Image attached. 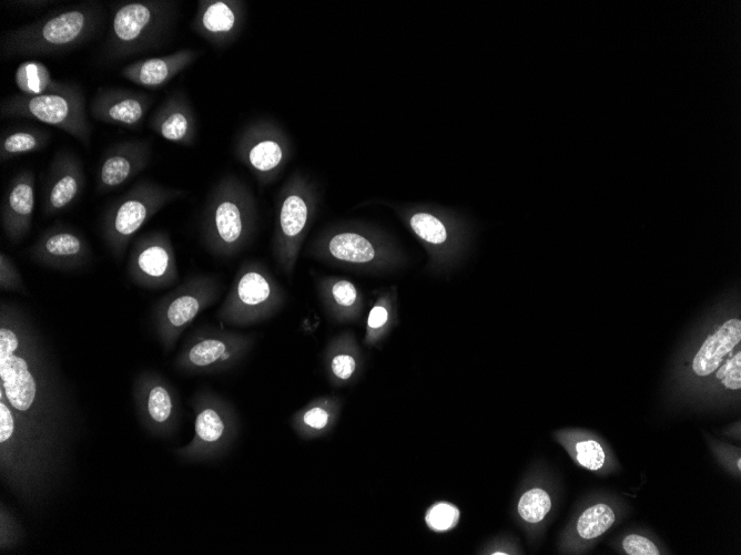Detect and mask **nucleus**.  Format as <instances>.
Masks as SVG:
<instances>
[{
    "label": "nucleus",
    "mask_w": 741,
    "mask_h": 555,
    "mask_svg": "<svg viewBox=\"0 0 741 555\" xmlns=\"http://www.w3.org/2000/svg\"><path fill=\"white\" fill-rule=\"evenodd\" d=\"M103 21L102 6L85 1L50 12L7 31L0 43L3 59L64 53L92 39Z\"/></svg>",
    "instance_id": "nucleus-1"
},
{
    "label": "nucleus",
    "mask_w": 741,
    "mask_h": 555,
    "mask_svg": "<svg viewBox=\"0 0 741 555\" xmlns=\"http://www.w3.org/2000/svg\"><path fill=\"white\" fill-rule=\"evenodd\" d=\"M256 224V203L250 188L235 176L222 178L212 189L202 219V237L214 254L231 256L246 246Z\"/></svg>",
    "instance_id": "nucleus-2"
},
{
    "label": "nucleus",
    "mask_w": 741,
    "mask_h": 555,
    "mask_svg": "<svg viewBox=\"0 0 741 555\" xmlns=\"http://www.w3.org/2000/svg\"><path fill=\"white\" fill-rule=\"evenodd\" d=\"M177 14V1L115 2L103 49L105 58L124 59L160 47L172 32Z\"/></svg>",
    "instance_id": "nucleus-3"
},
{
    "label": "nucleus",
    "mask_w": 741,
    "mask_h": 555,
    "mask_svg": "<svg viewBox=\"0 0 741 555\" xmlns=\"http://www.w3.org/2000/svg\"><path fill=\"white\" fill-rule=\"evenodd\" d=\"M316 188L304 173L294 172L280 188L272 249L280 270L292 276L316 210Z\"/></svg>",
    "instance_id": "nucleus-4"
},
{
    "label": "nucleus",
    "mask_w": 741,
    "mask_h": 555,
    "mask_svg": "<svg viewBox=\"0 0 741 555\" xmlns=\"http://www.w3.org/2000/svg\"><path fill=\"white\" fill-rule=\"evenodd\" d=\"M2 119H31L64 131L88 145L91 124L87 115L84 95L77 84L65 92L26 95L13 94L0 103Z\"/></svg>",
    "instance_id": "nucleus-5"
},
{
    "label": "nucleus",
    "mask_w": 741,
    "mask_h": 555,
    "mask_svg": "<svg viewBox=\"0 0 741 555\" xmlns=\"http://www.w3.org/2000/svg\"><path fill=\"white\" fill-rule=\"evenodd\" d=\"M286 292L261 263H245L236 276L221 316L231 323H254L274 316L285 304Z\"/></svg>",
    "instance_id": "nucleus-6"
},
{
    "label": "nucleus",
    "mask_w": 741,
    "mask_h": 555,
    "mask_svg": "<svg viewBox=\"0 0 741 555\" xmlns=\"http://www.w3.org/2000/svg\"><path fill=\"white\" fill-rule=\"evenodd\" d=\"M235 154L261 185H268L278 177L291 158L292 143L276 122L257 119L237 135Z\"/></svg>",
    "instance_id": "nucleus-7"
},
{
    "label": "nucleus",
    "mask_w": 741,
    "mask_h": 555,
    "mask_svg": "<svg viewBox=\"0 0 741 555\" xmlns=\"http://www.w3.org/2000/svg\"><path fill=\"white\" fill-rule=\"evenodd\" d=\"M180 188L142 182L125 194L108 213L104 236L111 247L121 250L126 241L165 204L182 197Z\"/></svg>",
    "instance_id": "nucleus-8"
},
{
    "label": "nucleus",
    "mask_w": 741,
    "mask_h": 555,
    "mask_svg": "<svg viewBox=\"0 0 741 555\" xmlns=\"http://www.w3.org/2000/svg\"><path fill=\"white\" fill-rule=\"evenodd\" d=\"M246 20V2L241 0H200L192 30L215 48L233 43Z\"/></svg>",
    "instance_id": "nucleus-9"
},
{
    "label": "nucleus",
    "mask_w": 741,
    "mask_h": 555,
    "mask_svg": "<svg viewBox=\"0 0 741 555\" xmlns=\"http://www.w3.org/2000/svg\"><path fill=\"white\" fill-rule=\"evenodd\" d=\"M19 339L7 327L0 329L1 391L13 409L27 411L33 404L37 382L27 360L18 354Z\"/></svg>",
    "instance_id": "nucleus-10"
},
{
    "label": "nucleus",
    "mask_w": 741,
    "mask_h": 555,
    "mask_svg": "<svg viewBox=\"0 0 741 555\" xmlns=\"http://www.w3.org/2000/svg\"><path fill=\"white\" fill-rule=\"evenodd\" d=\"M153 99L140 91L100 88L90 103L91 116L100 122L135 127L144 120Z\"/></svg>",
    "instance_id": "nucleus-11"
},
{
    "label": "nucleus",
    "mask_w": 741,
    "mask_h": 555,
    "mask_svg": "<svg viewBox=\"0 0 741 555\" xmlns=\"http://www.w3.org/2000/svg\"><path fill=\"white\" fill-rule=\"evenodd\" d=\"M149 127L162 138L191 146L196 138V116L183 91L171 93L152 114Z\"/></svg>",
    "instance_id": "nucleus-12"
},
{
    "label": "nucleus",
    "mask_w": 741,
    "mask_h": 555,
    "mask_svg": "<svg viewBox=\"0 0 741 555\" xmlns=\"http://www.w3.org/2000/svg\"><path fill=\"white\" fill-rule=\"evenodd\" d=\"M375 241L354 230L326 233L307 246L306 255L352 265H368L378 257Z\"/></svg>",
    "instance_id": "nucleus-13"
},
{
    "label": "nucleus",
    "mask_w": 741,
    "mask_h": 555,
    "mask_svg": "<svg viewBox=\"0 0 741 555\" xmlns=\"http://www.w3.org/2000/svg\"><path fill=\"white\" fill-rule=\"evenodd\" d=\"M201 55L193 49L134 61L122 68L120 74L128 81L146 89H159L186 70Z\"/></svg>",
    "instance_id": "nucleus-14"
},
{
    "label": "nucleus",
    "mask_w": 741,
    "mask_h": 555,
    "mask_svg": "<svg viewBox=\"0 0 741 555\" xmlns=\"http://www.w3.org/2000/svg\"><path fill=\"white\" fill-rule=\"evenodd\" d=\"M151 154L146 141H125L108 148L99 169L98 187L115 188L145 167Z\"/></svg>",
    "instance_id": "nucleus-15"
},
{
    "label": "nucleus",
    "mask_w": 741,
    "mask_h": 555,
    "mask_svg": "<svg viewBox=\"0 0 741 555\" xmlns=\"http://www.w3.org/2000/svg\"><path fill=\"white\" fill-rule=\"evenodd\" d=\"M250 339L230 335H210L195 339L181 358L190 369H214L230 364L248 349Z\"/></svg>",
    "instance_id": "nucleus-16"
},
{
    "label": "nucleus",
    "mask_w": 741,
    "mask_h": 555,
    "mask_svg": "<svg viewBox=\"0 0 741 555\" xmlns=\"http://www.w3.org/2000/svg\"><path fill=\"white\" fill-rule=\"evenodd\" d=\"M219 286L214 279L197 277L184 284L169 301L165 321L172 336L183 330L195 316L216 297Z\"/></svg>",
    "instance_id": "nucleus-17"
},
{
    "label": "nucleus",
    "mask_w": 741,
    "mask_h": 555,
    "mask_svg": "<svg viewBox=\"0 0 741 555\" xmlns=\"http://www.w3.org/2000/svg\"><path fill=\"white\" fill-rule=\"evenodd\" d=\"M34 208V175L23 171L11 182L2 206L7 236L18 241L28 232Z\"/></svg>",
    "instance_id": "nucleus-18"
},
{
    "label": "nucleus",
    "mask_w": 741,
    "mask_h": 555,
    "mask_svg": "<svg viewBox=\"0 0 741 555\" xmlns=\"http://www.w3.org/2000/svg\"><path fill=\"white\" fill-rule=\"evenodd\" d=\"M83 184V173L79 161L69 152H59L51 165V176L44 210L53 214L69 206L78 196Z\"/></svg>",
    "instance_id": "nucleus-19"
},
{
    "label": "nucleus",
    "mask_w": 741,
    "mask_h": 555,
    "mask_svg": "<svg viewBox=\"0 0 741 555\" xmlns=\"http://www.w3.org/2000/svg\"><path fill=\"white\" fill-rule=\"evenodd\" d=\"M339 412L341 401L337 398L317 397L295 411L290 423L301 439H318L334 429Z\"/></svg>",
    "instance_id": "nucleus-20"
},
{
    "label": "nucleus",
    "mask_w": 741,
    "mask_h": 555,
    "mask_svg": "<svg viewBox=\"0 0 741 555\" xmlns=\"http://www.w3.org/2000/svg\"><path fill=\"white\" fill-rule=\"evenodd\" d=\"M135 263L142 273L156 280L166 282L176 276L174 251L164 233L151 234L139 241Z\"/></svg>",
    "instance_id": "nucleus-21"
},
{
    "label": "nucleus",
    "mask_w": 741,
    "mask_h": 555,
    "mask_svg": "<svg viewBox=\"0 0 741 555\" xmlns=\"http://www.w3.org/2000/svg\"><path fill=\"white\" fill-rule=\"evenodd\" d=\"M741 339V321L730 319L725 321L714 333L709 336L692 361V369L697 376L706 377L714 372L722 359L729 353Z\"/></svg>",
    "instance_id": "nucleus-22"
},
{
    "label": "nucleus",
    "mask_w": 741,
    "mask_h": 555,
    "mask_svg": "<svg viewBox=\"0 0 741 555\" xmlns=\"http://www.w3.org/2000/svg\"><path fill=\"white\" fill-rule=\"evenodd\" d=\"M13 81L20 93L26 95L65 92L77 85L53 79L49 69L42 62L35 60L20 63L14 70Z\"/></svg>",
    "instance_id": "nucleus-23"
},
{
    "label": "nucleus",
    "mask_w": 741,
    "mask_h": 555,
    "mask_svg": "<svg viewBox=\"0 0 741 555\" xmlns=\"http://www.w3.org/2000/svg\"><path fill=\"white\" fill-rule=\"evenodd\" d=\"M324 367L328 379L336 386L344 384L355 377L359 357L352 337L343 335L327 346Z\"/></svg>",
    "instance_id": "nucleus-24"
},
{
    "label": "nucleus",
    "mask_w": 741,
    "mask_h": 555,
    "mask_svg": "<svg viewBox=\"0 0 741 555\" xmlns=\"http://www.w3.org/2000/svg\"><path fill=\"white\" fill-rule=\"evenodd\" d=\"M319 298L329 312L339 319L352 318L359 307V295L346 279L323 278L317 282Z\"/></svg>",
    "instance_id": "nucleus-25"
},
{
    "label": "nucleus",
    "mask_w": 741,
    "mask_h": 555,
    "mask_svg": "<svg viewBox=\"0 0 741 555\" xmlns=\"http://www.w3.org/2000/svg\"><path fill=\"white\" fill-rule=\"evenodd\" d=\"M213 400H202L195 418V434L199 442L197 450H212L230 433L229 420L222 414L223 409L213 405Z\"/></svg>",
    "instance_id": "nucleus-26"
},
{
    "label": "nucleus",
    "mask_w": 741,
    "mask_h": 555,
    "mask_svg": "<svg viewBox=\"0 0 741 555\" xmlns=\"http://www.w3.org/2000/svg\"><path fill=\"white\" fill-rule=\"evenodd\" d=\"M50 140V133L35 126L10 129L1 134V161L42 150Z\"/></svg>",
    "instance_id": "nucleus-27"
},
{
    "label": "nucleus",
    "mask_w": 741,
    "mask_h": 555,
    "mask_svg": "<svg viewBox=\"0 0 741 555\" xmlns=\"http://www.w3.org/2000/svg\"><path fill=\"white\" fill-rule=\"evenodd\" d=\"M34 251L43 258H77L85 254L87 244L73 232L54 229L49 230L41 236Z\"/></svg>",
    "instance_id": "nucleus-28"
},
{
    "label": "nucleus",
    "mask_w": 741,
    "mask_h": 555,
    "mask_svg": "<svg viewBox=\"0 0 741 555\" xmlns=\"http://www.w3.org/2000/svg\"><path fill=\"white\" fill-rule=\"evenodd\" d=\"M616 515L612 508L599 503L586 508L579 516L576 530L585 539H592L602 535L615 523Z\"/></svg>",
    "instance_id": "nucleus-29"
},
{
    "label": "nucleus",
    "mask_w": 741,
    "mask_h": 555,
    "mask_svg": "<svg viewBox=\"0 0 741 555\" xmlns=\"http://www.w3.org/2000/svg\"><path fill=\"white\" fill-rule=\"evenodd\" d=\"M551 499L541 487L525 491L518 500L517 512L519 517L528 524H539L551 510Z\"/></svg>",
    "instance_id": "nucleus-30"
},
{
    "label": "nucleus",
    "mask_w": 741,
    "mask_h": 555,
    "mask_svg": "<svg viewBox=\"0 0 741 555\" xmlns=\"http://www.w3.org/2000/svg\"><path fill=\"white\" fill-rule=\"evenodd\" d=\"M425 524L436 533L453 530L460 520V510L447 501H438L432 504L425 513Z\"/></svg>",
    "instance_id": "nucleus-31"
},
{
    "label": "nucleus",
    "mask_w": 741,
    "mask_h": 555,
    "mask_svg": "<svg viewBox=\"0 0 741 555\" xmlns=\"http://www.w3.org/2000/svg\"><path fill=\"white\" fill-rule=\"evenodd\" d=\"M390 302L387 298H380L369 310L365 342L374 345L389 329L392 322Z\"/></svg>",
    "instance_id": "nucleus-32"
},
{
    "label": "nucleus",
    "mask_w": 741,
    "mask_h": 555,
    "mask_svg": "<svg viewBox=\"0 0 741 555\" xmlns=\"http://www.w3.org/2000/svg\"><path fill=\"white\" fill-rule=\"evenodd\" d=\"M409 225L413 232L432 244H440L446 240L447 233L443 223L427 213H416L410 216Z\"/></svg>",
    "instance_id": "nucleus-33"
},
{
    "label": "nucleus",
    "mask_w": 741,
    "mask_h": 555,
    "mask_svg": "<svg viewBox=\"0 0 741 555\" xmlns=\"http://www.w3.org/2000/svg\"><path fill=\"white\" fill-rule=\"evenodd\" d=\"M148 410L151 418L156 422H165L170 419L173 412V401L165 387L158 384L151 389Z\"/></svg>",
    "instance_id": "nucleus-34"
},
{
    "label": "nucleus",
    "mask_w": 741,
    "mask_h": 555,
    "mask_svg": "<svg viewBox=\"0 0 741 555\" xmlns=\"http://www.w3.org/2000/svg\"><path fill=\"white\" fill-rule=\"evenodd\" d=\"M577 462L591 471L601 469L605 463L602 446L595 440H581L575 444Z\"/></svg>",
    "instance_id": "nucleus-35"
},
{
    "label": "nucleus",
    "mask_w": 741,
    "mask_h": 555,
    "mask_svg": "<svg viewBox=\"0 0 741 555\" xmlns=\"http://www.w3.org/2000/svg\"><path fill=\"white\" fill-rule=\"evenodd\" d=\"M715 377L725 388L739 390L741 388V352L738 351L734 357L719 367Z\"/></svg>",
    "instance_id": "nucleus-36"
},
{
    "label": "nucleus",
    "mask_w": 741,
    "mask_h": 555,
    "mask_svg": "<svg viewBox=\"0 0 741 555\" xmlns=\"http://www.w3.org/2000/svg\"><path fill=\"white\" fill-rule=\"evenodd\" d=\"M622 547L629 555H659L654 543L644 536L630 534L622 541Z\"/></svg>",
    "instance_id": "nucleus-37"
},
{
    "label": "nucleus",
    "mask_w": 741,
    "mask_h": 555,
    "mask_svg": "<svg viewBox=\"0 0 741 555\" xmlns=\"http://www.w3.org/2000/svg\"><path fill=\"white\" fill-rule=\"evenodd\" d=\"M14 430V422L9 408L1 401L0 403V442L3 444L11 438Z\"/></svg>",
    "instance_id": "nucleus-38"
},
{
    "label": "nucleus",
    "mask_w": 741,
    "mask_h": 555,
    "mask_svg": "<svg viewBox=\"0 0 741 555\" xmlns=\"http://www.w3.org/2000/svg\"><path fill=\"white\" fill-rule=\"evenodd\" d=\"M50 1H16V6L29 7V8H43L48 6Z\"/></svg>",
    "instance_id": "nucleus-39"
},
{
    "label": "nucleus",
    "mask_w": 741,
    "mask_h": 555,
    "mask_svg": "<svg viewBox=\"0 0 741 555\" xmlns=\"http://www.w3.org/2000/svg\"><path fill=\"white\" fill-rule=\"evenodd\" d=\"M738 467L741 469V459L738 460Z\"/></svg>",
    "instance_id": "nucleus-40"
}]
</instances>
